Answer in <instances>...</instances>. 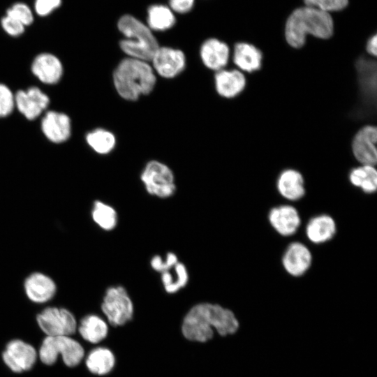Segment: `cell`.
Returning <instances> with one entry per match:
<instances>
[{
  "mask_svg": "<svg viewBox=\"0 0 377 377\" xmlns=\"http://www.w3.org/2000/svg\"><path fill=\"white\" fill-rule=\"evenodd\" d=\"M41 130L50 142L54 143L64 142L71 136V119L65 113L48 111L41 121Z\"/></svg>",
  "mask_w": 377,
  "mask_h": 377,
  "instance_id": "16",
  "label": "cell"
},
{
  "mask_svg": "<svg viewBox=\"0 0 377 377\" xmlns=\"http://www.w3.org/2000/svg\"><path fill=\"white\" fill-rule=\"evenodd\" d=\"M21 22L24 27L30 25L34 21V16L29 7L23 3L13 4L6 11V15Z\"/></svg>",
  "mask_w": 377,
  "mask_h": 377,
  "instance_id": "32",
  "label": "cell"
},
{
  "mask_svg": "<svg viewBox=\"0 0 377 377\" xmlns=\"http://www.w3.org/2000/svg\"><path fill=\"white\" fill-rule=\"evenodd\" d=\"M359 88V105L357 115L372 114L376 108V62L362 56L355 61Z\"/></svg>",
  "mask_w": 377,
  "mask_h": 377,
  "instance_id": "6",
  "label": "cell"
},
{
  "mask_svg": "<svg viewBox=\"0 0 377 377\" xmlns=\"http://www.w3.org/2000/svg\"><path fill=\"white\" fill-rule=\"evenodd\" d=\"M1 26L12 36H18L24 31V26L21 22L8 15L1 19Z\"/></svg>",
  "mask_w": 377,
  "mask_h": 377,
  "instance_id": "35",
  "label": "cell"
},
{
  "mask_svg": "<svg viewBox=\"0 0 377 377\" xmlns=\"http://www.w3.org/2000/svg\"><path fill=\"white\" fill-rule=\"evenodd\" d=\"M37 323L47 337H70L77 327L73 314L64 308H45L37 316Z\"/></svg>",
  "mask_w": 377,
  "mask_h": 377,
  "instance_id": "9",
  "label": "cell"
},
{
  "mask_svg": "<svg viewBox=\"0 0 377 377\" xmlns=\"http://www.w3.org/2000/svg\"><path fill=\"white\" fill-rule=\"evenodd\" d=\"M176 22L174 12L162 4H154L147 10V26L151 30L165 31L172 28Z\"/></svg>",
  "mask_w": 377,
  "mask_h": 377,
  "instance_id": "27",
  "label": "cell"
},
{
  "mask_svg": "<svg viewBox=\"0 0 377 377\" xmlns=\"http://www.w3.org/2000/svg\"><path fill=\"white\" fill-rule=\"evenodd\" d=\"M214 80L217 93L227 98L238 96L244 91L246 84L244 75L237 69L219 70L215 74Z\"/></svg>",
  "mask_w": 377,
  "mask_h": 377,
  "instance_id": "19",
  "label": "cell"
},
{
  "mask_svg": "<svg viewBox=\"0 0 377 377\" xmlns=\"http://www.w3.org/2000/svg\"><path fill=\"white\" fill-rule=\"evenodd\" d=\"M376 142L377 129L375 126H364L355 133L351 148L354 157L361 165H376Z\"/></svg>",
  "mask_w": 377,
  "mask_h": 377,
  "instance_id": "11",
  "label": "cell"
},
{
  "mask_svg": "<svg viewBox=\"0 0 377 377\" xmlns=\"http://www.w3.org/2000/svg\"><path fill=\"white\" fill-rule=\"evenodd\" d=\"M334 29L330 13L304 5L295 9L288 17L284 36L290 46L299 49L304 45L308 35L326 40L332 36Z\"/></svg>",
  "mask_w": 377,
  "mask_h": 377,
  "instance_id": "2",
  "label": "cell"
},
{
  "mask_svg": "<svg viewBox=\"0 0 377 377\" xmlns=\"http://www.w3.org/2000/svg\"><path fill=\"white\" fill-rule=\"evenodd\" d=\"M101 310L109 323L118 327L132 319L134 306L126 288L121 286H113L105 293Z\"/></svg>",
  "mask_w": 377,
  "mask_h": 377,
  "instance_id": "7",
  "label": "cell"
},
{
  "mask_svg": "<svg viewBox=\"0 0 377 377\" xmlns=\"http://www.w3.org/2000/svg\"><path fill=\"white\" fill-rule=\"evenodd\" d=\"M24 289L30 300L36 303H43L54 295L56 285L49 276L36 272L27 278Z\"/></svg>",
  "mask_w": 377,
  "mask_h": 377,
  "instance_id": "22",
  "label": "cell"
},
{
  "mask_svg": "<svg viewBox=\"0 0 377 377\" xmlns=\"http://www.w3.org/2000/svg\"><path fill=\"white\" fill-rule=\"evenodd\" d=\"M179 262L177 255L168 252L163 258L158 255L152 257L150 261L151 268L157 272L162 273L172 268Z\"/></svg>",
  "mask_w": 377,
  "mask_h": 377,
  "instance_id": "34",
  "label": "cell"
},
{
  "mask_svg": "<svg viewBox=\"0 0 377 377\" xmlns=\"http://www.w3.org/2000/svg\"><path fill=\"white\" fill-rule=\"evenodd\" d=\"M86 140L89 147L100 154L110 153L116 144L114 135L103 128H97L88 133Z\"/></svg>",
  "mask_w": 377,
  "mask_h": 377,
  "instance_id": "30",
  "label": "cell"
},
{
  "mask_svg": "<svg viewBox=\"0 0 377 377\" xmlns=\"http://www.w3.org/2000/svg\"><path fill=\"white\" fill-rule=\"evenodd\" d=\"M366 50L367 52L373 57H376L377 55V35L374 34L367 40L366 43Z\"/></svg>",
  "mask_w": 377,
  "mask_h": 377,
  "instance_id": "38",
  "label": "cell"
},
{
  "mask_svg": "<svg viewBox=\"0 0 377 377\" xmlns=\"http://www.w3.org/2000/svg\"><path fill=\"white\" fill-rule=\"evenodd\" d=\"M161 279L166 293L172 294L184 288L188 281L186 267L178 262L170 269L161 273Z\"/></svg>",
  "mask_w": 377,
  "mask_h": 377,
  "instance_id": "28",
  "label": "cell"
},
{
  "mask_svg": "<svg viewBox=\"0 0 377 377\" xmlns=\"http://www.w3.org/2000/svg\"><path fill=\"white\" fill-rule=\"evenodd\" d=\"M195 0H169L170 9L179 14L188 13L193 7Z\"/></svg>",
  "mask_w": 377,
  "mask_h": 377,
  "instance_id": "37",
  "label": "cell"
},
{
  "mask_svg": "<svg viewBox=\"0 0 377 377\" xmlns=\"http://www.w3.org/2000/svg\"><path fill=\"white\" fill-rule=\"evenodd\" d=\"M78 332L85 341L91 343H98L107 337L108 325L101 317L89 314L80 320Z\"/></svg>",
  "mask_w": 377,
  "mask_h": 377,
  "instance_id": "25",
  "label": "cell"
},
{
  "mask_svg": "<svg viewBox=\"0 0 377 377\" xmlns=\"http://www.w3.org/2000/svg\"><path fill=\"white\" fill-rule=\"evenodd\" d=\"M117 27L125 37L119 42L120 48L128 57L151 61L159 46L147 25L131 15H124Z\"/></svg>",
  "mask_w": 377,
  "mask_h": 377,
  "instance_id": "4",
  "label": "cell"
},
{
  "mask_svg": "<svg viewBox=\"0 0 377 377\" xmlns=\"http://www.w3.org/2000/svg\"><path fill=\"white\" fill-rule=\"evenodd\" d=\"M239 324L235 313L219 304L209 302L193 306L182 324L183 336L191 341L204 343L214 336V330L221 336L235 333Z\"/></svg>",
  "mask_w": 377,
  "mask_h": 377,
  "instance_id": "1",
  "label": "cell"
},
{
  "mask_svg": "<svg viewBox=\"0 0 377 377\" xmlns=\"http://www.w3.org/2000/svg\"><path fill=\"white\" fill-rule=\"evenodd\" d=\"M350 183L365 193L371 194L377 189V171L374 165H361L349 172Z\"/></svg>",
  "mask_w": 377,
  "mask_h": 377,
  "instance_id": "26",
  "label": "cell"
},
{
  "mask_svg": "<svg viewBox=\"0 0 377 377\" xmlns=\"http://www.w3.org/2000/svg\"><path fill=\"white\" fill-rule=\"evenodd\" d=\"M113 82L119 95L127 101H136L154 88L156 77L148 61L126 57L117 65Z\"/></svg>",
  "mask_w": 377,
  "mask_h": 377,
  "instance_id": "3",
  "label": "cell"
},
{
  "mask_svg": "<svg viewBox=\"0 0 377 377\" xmlns=\"http://www.w3.org/2000/svg\"><path fill=\"white\" fill-rule=\"evenodd\" d=\"M61 354L63 362L69 367L78 365L84 356L82 345L69 336L46 337L39 348L40 361L46 365H52Z\"/></svg>",
  "mask_w": 377,
  "mask_h": 377,
  "instance_id": "5",
  "label": "cell"
},
{
  "mask_svg": "<svg viewBox=\"0 0 377 377\" xmlns=\"http://www.w3.org/2000/svg\"><path fill=\"white\" fill-rule=\"evenodd\" d=\"M151 61L156 73L165 78L176 77L186 66L184 52L169 47H158Z\"/></svg>",
  "mask_w": 377,
  "mask_h": 377,
  "instance_id": "12",
  "label": "cell"
},
{
  "mask_svg": "<svg viewBox=\"0 0 377 377\" xmlns=\"http://www.w3.org/2000/svg\"><path fill=\"white\" fill-rule=\"evenodd\" d=\"M140 179L147 192L159 198H168L176 191L175 177L171 169L165 164L151 161L145 166Z\"/></svg>",
  "mask_w": 377,
  "mask_h": 377,
  "instance_id": "8",
  "label": "cell"
},
{
  "mask_svg": "<svg viewBox=\"0 0 377 377\" xmlns=\"http://www.w3.org/2000/svg\"><path fill=\"white\" fill-rule=\"evenodd\" d=\"M279 193L290 201H297L305 194V184L303 175L297 170L288 168L279 175L276 180Z\"/></svg>",
  "mask_w": 377,
  "mask_h": 377,
  "instance_id": "20",
  "label": "cell"
},
{
  "mask_svg": "<svg viewBox=\"0 0 377 377\" xmlns=\"http://www.w3.org/2000/svg\"><path fill=\"white\" fill-rule=\"evenodd\" d=\"M33 74L43 83L54 84L63 75V66L58 57L50 53L36 56L31 64Z\"/></svg>",
  "mask_w": 377,
  "mask_h": 377,
  "instance_id": "17",
  "label": "cell"
},
{
  "mask_svg": "<svg viewBox=\"0 0 377 377\" xmlns=\"http://www.w3.org/2000/svg\"><path fill=\"white\" fill-rule=\"evenodd\" d=\"M281 262L283 269L288 274L298 277L309 269L312 263V254L305 244L293 242L286 249Z\"/></svg>",
  "mask_w": 377,
  "mask_h": 377,
  "instance_id": "14",
  "label": "cell"
},
{
  "mask_svg": "<svg viewBox=\"0 0 377 377\" xmlns=\"http://www.w3.org/2000/svg\"><path fill=\"white\" fill-rule=\"evenodd\" d=\"M61 0H36L35 10L40 16H45L58 8Z\"/></svg>",
  "mask_w": 377,
  "mask_h": 377,
  "instance_id": "36",
  "label": "cell"
},
{
  "mask_svg": "<svg viewBox=\"0 0 377 377\" xmlns=\"http://www.w3.org/2000/svg\"><path fill=\"white\" fill-rule=\"evenodd\" d=\"M337 232L334 219L328 214H319L309 219L305 233L312 243L320 244L332 239Z\"/></svg>",
  "mask_w": 377,
  "mask_h": 377,
  "instance_id": "23",
  "label": "cell"
},
{
  "mask_svg": "<svg viewBox=\"0 0 377 377\" xmlns=\"http://www.w3.org/2000/svg\"><path fill=\"white\" fill-rule=\"evenodd\" d=\"M2 357L11 371L21 373L33 367L37 359V352L31 345L14 339L7 343Z\"/></svg>",
  "mask_w": 377,
  "mask_h": 377,
  "instance_id": "10",
  "label": "cell"
},
{
  "mask_svg": "<svg viewBox=\"0 0 377 377\" xmlns=\"http://www.w3.org/2000/svg\"><path fill=\"white\" fill-rule=\"evenodd\" d=\"M304 5L311 6L331 14L346 8L348 0H304Z\"/></svg>",
  "mask_w": 377,
  "mask_h": 377,
  "instance_id": "31",
  "label": "cell"
},
{
  "mask_svg": "<svg viewBox=\"0 0 377 377\" xmlns=\"http://www.w3.org/2000/svg\"><path fill=\"white\" fill-rule=\"evenodd\" d=\"M49 97L36 87L26 90H19L15 94V105L27 119L37 118L48 106Z\"/></svg>",
  "mask_w": 377,
  "mask_h": 377,
  "instance_id": "13",
  "label": "cell"
},
{
  "mask_svg": "<svg viewBox=\"0 0 377 377\" xmlns=\"http://www.w3.org/2000/svg\"><path fill=\"white\" fill-rule=\"evenodd\" d=\"M268 221L273 229L283 237L294 235L301 225L298 211L290 205H281L272 208L268 214Z\"/></svg>",
  "mask_w": 377,
  "mask_h": 377,
  "instance_id": "15",
  "label": "cell"
},
{
  "mask_svg": "<svg viewBox=\"0 0 377 377\" xmlns=\"http://www.w3.org/2000/svg\"><path fill=\"white\" fill-rule=\"evenodd\" d=\"M91 216L94 221L106 231L112 230L117 225V211L110 205L99 200L94 202Z\"/></svg>",
  "mask_w": 377,
  "mask_h": 377,
  "instance_id": "29",
  "label": "cell"
},
{
  "mask_svg": "<svg viewBox=\"0 0 377 377\" xmlns=\"http://www.w3.org/2000/svg\"><path fill=\"white\" fill-rule=\"evenodd\" d=\"M116 359L112 351L106 347L92 349L85 360L87 369L98 376L109 374L114 367Z\"/></svg>",
  "mask_w": 377,
  "mask_h": 377,
  "instance_id": "24",
  "label": "cell"
},
{
  "mask_svg": "<svg viewBox=\"0 0 377 377\" xmlns=\"http://www.w3.org/2000/svg\"><path fill=\"white\" fill-rule=\"evenodd\" d=\"M232 59L240 70L253 73L262 68L263 55L261 50L254 45L239 42L234 46Z\"/></svg>",
  "mask_w": 377,
  "mask_h": 377,
  "instance_id": "21",
  "label": "cell"
},
{
  "mask_svg": "<svg viewBox=\"0 0 377 377\" xmlns=\"http://www.w3.org/2000/svg\"><path fill=\"white\" fill-rule=\"evenodd\" d=\"M200 54L207 68L218 71L227 65L230 57V48L223 41L212 38L203 42Z\"/></svg>",
  "mask_w": 377,
  "mask_h": 377,
  "instance_id": "18",
  "label": "cell"
},
{
  "mask_svg": "<svg viewBox=\"0 0 377 377\" xmlns=\"http://www.w3.org/2000/svg\"><path fill=\"white\" fill-rule=\"evenodd\" d=\"M15 108V95L8 86L0 83V118L10 114Z\"/></svg>",
  "mask_w": 377,
  "mask_h": 377,
  "instance_id": "33",
  "label": "cell"
}]
</instances>
